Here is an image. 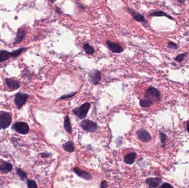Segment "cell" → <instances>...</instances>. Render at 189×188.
I'll list each match as a JSON object with an SVG mask.
<instances>
[{
    "instance_id": "obj_1",
    "label": "cell",
    "mask_w": 189,
    "mask_h": 188,
    "mask_svg": "<svg viewBox=\"0 0 189 188\" xmlns=\"http://www.w3.org/2000/svg\"><path fill=\"white\" fill-rule=\"evenodd\" d=\"M90 104L89 102H86L83 104L82 106L74 109L73 110L74 114L80 119H84L87 116L88 111L89 110Z\"/></svg>"
},
{
    "instance_id": "obj_2",
    "label": "cell",
    "mask_w": 189,
    "mask_h": 188,
    "mask_svg": "<svg viewBox=\"0 0 189 188\" xmlns=\"http://www.w3.org/2000/svg\"><path fill=\"white\" fill-rule=\"evenodd\" d=\"M12 122V118L7 112L2 111L0 113V130L8 128Z\"/></svg>"
},
{
    "instance_id": "obj_3",
    "label": "cell",
    "mask_w": 189,
    "mask_h": 188,
    "mask_svg": "<svg viewBox=\"0 0 189 188\" xmlns=\"http://www.w3.org/2000/svg\"><path fill=\"white\" fill-rule=\"evenodd\" d=\"M145 97L152 101H159L160 100V92L155 88L150 87L145 92Z\"/></svg>"
},
{
    "instance_id": "obj_4",
    "label": "cell",
    "mask_w": 189,
    "mask_h": 188,
    "mask_svg": "<svg viewBox=\"0 0 189 188\" xmlns=\"http://www.w3.org/2000/svg\"><path fill=\"white\" fill-rule=\"evenodd\" d=\"M13 129L17 133L22 135H26L29 132V126L24 122H17L13 125Z\"/></svg>"
},
{
    "instance_id": "obj_5",
    "label": "cell",
    "mask_w": 189,
    "mask_h": 188,
    "mask_svg": "<svg viewBox=\"0 0 189 188\" xmlns=\"http://www.w3.org/2000/svg\"><path fill=\"white\" fill-rule=\"evenodd\" d=\"M80 126L84 130L88 132H94L98 128L97 125L95 122L89 120H83L80 123Z\"/></svg>"
},
{
    "instance_id": "obj_6",
    "label": "cell",
    "mask_w": 189,
    "mask_h": 188,
    "mask_svg": "<svg viewBox=\"0 0 189 188\" xmlns=\"http://www.w3.org/2000/svg\"><path fill=\"white\" fill-rule=\"evenodd\" d=\"M29 97V95L26 93H18L16 94L15 98V103L19 108L23 106L26 103L27 100Z\"/></svg>"
},
{
    "instance_id": "obj_7",
    "label": "cell",
    "mask_w": 189,
    "mask_h": 188,
    "mask_svg": "<svg viewBox=\"0 0 189 188\" xmlns=\"http://www.w3.org/2000/svg\"><path fill=\"white\" fill-rule=\"evenodd\" d=\"M128 14H130L132 17L135 19L136 21L142 23L143 24L144 23H147V21L145 18V17L142 15V14H139V12H136V11L134 10L132 8H129L127 7L126 8V10H125Z\"/></svg>"
},
{
    "instance_id": "obj_8",
    "label": "cell",
    "mask_w": 189,
    "mask_h": 188,
    "mask_svg": "<svg viewBox=\"0 0 189 188\" xmlns=\"http://www.w3.org/2000/svg\"><path fill=\"white\" fill-rule=\"evenodd\" d=\"M136 134L139 139L143 142H148L152 140L151 135L145 129H139L136 131Z\"/></svg>"
},
{
    "instance_id": "obj_9",
    "label": "cell",
    "mask_w": 189,
    "mask_h": 188,
    "mask_svg": "<svg viewBox=\"0 0 189 188\" xmlns=\"http://www.w3.org/2000/svg\"><path fill=\"white\" fill-rule=\"evenodd\" d=\"M89 77L90 82L93 83L94 85H97L100 82L101 76L100 71L97 70H94L90 71L89 74Z\"/></svg>"
},
{
    "instance_id": "obj_10",
    "label": "cell",
    "mask_w": 189,
    "mask_h": 188,
    "mask_svg": "<svg viewBox=\"0 0 189 188\" xmlns=\"http://www.w3.org/2000/svg\"><path fill=\"white\" fill-rule=\"evenodd\" d=\"M106 44L108 48L110 49V50L113 53H121L124 51L122 46L118 43L112 42L111 41L107 40L106 42Z\"/></svg>"
},
{
    "instance_id": "obj_11",
    "label": "cell",
    "mask_w": 189,
    "mask_h": 188,
    "mask_svg": "<svg viewBox=\"0 0 189 188\" xmlns=\"http://www.w3.org/2000/svg\"><path fill=\"white\" fill-rule=\"evenodd\" d=\"M162 182V179L159 178H149L145 180V183L149 188H157Z\"/></svg>"
},
{
    "instance_id": "obj_12",
    "label": "cell",
    "mask_w": 189,
    "mask_h": 188,
    "mask_svg": "<svg viewBox=\"0 0 189 188\" xmlns=\"http://www.w3.org/2000/svg\"><path fill=\"white\" fill-rule=\"evenodd\" d=\"M73 171L75 174L78 175L80 177H82L85 180H91L92 179L91 176L88 173L84 171L83 170H81L79 168H73Z\"/></svg>"
},
{
    "instance_id": "obj_13",
    "label": "cell",
    "mask_w": 189,
    "mask_h": 188,
    "mask_svg": "<svg viewBox=\"0 0 189 188\" xmlns=\"http://www.w3.org/2000/svg\"><path fill=\"white\" fill-rule=\"evenodd\" d=\"M6 82L8 87L13 90H17L20 87V83L16 80L7 78L6 79Z\"/></svg>"
},
{
    "instance_id": "obj_14",
    "label": "cell",
    "mask_w": 189,
    "mask_h": 188,
    "mask_svg": "<svg viewBox=\"0 0 189 188\" xmlns=\"http://www.w3.org/2000/svg\"><path fill=\"white\" fill-rule=\"evenodd\" d=\"M12 170V165L6 162H3L2 163L0 164V171L4 173H7L11 172Z\"/></svg>"
},
{
    "instance_id": "obj_15",
    "label": "cell",
    "mask_w": 189,
    "mask_h": 188,
    "mask_svg": "<svg viewBox=\"0 0 189 188\" xmlns=\"http://www.w3.org/2000/svg\"><path fill=\"white\" fill-rule=\"evenodd\" d=\"M13 57V52H10L7 50H0V62L7 60Z\"/></svg>"
},
{
    "instance_id": "obj_16",
    "label": "cell",
    "mask_w": 189,
    "mask_h": 188,
    "mask_svg": "<svg viewBox=\"0 0 189 188\" xmlns=\"http://www.w3.org/2000/svg\"><path fill=\"white\" fill-rule=\"evenodd\" d=\"M136 154L135 152H132L130 154H127L126 156L124 157V161L128 164H133L136 159Z\"/></svg>"
},
{
    "instance_id": "obj_17",
    "label": "cell",
    "mask_w": 189,
    "mask_h": 188,
    "mask_svg": "<svg viewBox=\"0 0 189 188\" xmlns=\"http://www.w3.org/2000/svg\"><path fill=\"white\" fill-rule=\"evenodd\" d=\"M26 34V32L23 29L19 30V31L17 32V33L16 39H15V44L19 43V42H21L22 40H23Z\"/></svg>"
},
{
    "instance_id": "obj_18",
    "label": "cell",
    "mask_w": 189,
    "mask_h": 188,
    "mask_svg": "<svg viewBox=\"0 0 189 188\" xmlns=\"http://www.w3.org/2000/svg\"><path fill=\"white\" fill-rule=\"evenodd\" d=\"M64 149L67 152H73L74 151V147L73 143L71 141H69L63 145Z\"/></svg>"
},
{
    "instance_id": "obj_19",
    "label": "cell",
    "mask_w": 189,
    "mask_h": 188,
    "mask_svg": "<svg viewBox=\"0 0 189 188\" xmlns=\"http://www.w3.org/2000/svg\"><path fill=\"white\" fill-rule=\"evenodd\" d=\"M64 126L66 131L69 133H71L72 132V128H71L70 121L68 116H66L65 120H64Z\"/></svg>"
},
{
    "instance_id": "obj_20",
    "label": "cell",
    "mask_w": 189,
    "mask_h": 188,
    "mask_svg": "<svg viewBox=\"0 0 189 188\" xmlns=\"http://www.w3.org/2000/svg\"><path fill=\"white\" fill-rule=\"evenodd\" d=\"M150 16H157V17H161V16H166V17H168L169 19H173V17H172L171 16L168 15L167 14H166V12H163V11H155L154 12H152L151 14H150Z\"/></svg>"
},
{
    "instance_id": "obj_21",
    "label": "cell",
    "mask_w": 189,
    "mask_h": 188,
    "mask_svg": "<svg viewBox=\"0 0 189 188\" xmlns=\"http://www.w3.org/2000/svg\"><path fill=\"white\" fill-rule=\"evenodd\" d=\"M140 106L143 108H148L153 104V101L149 99H141L139 102Z\"/></svg>"
},
{
    "instance_id": "obj_22",
    "label": "cell",
    "mask_w": 189,
    "mask_h": 188,
    "mask_svg": "<svg viewBox=\"0 0 189 188\" xmlns=\"http://www.w3.org/2000/svg\"><path fill=\"white\" fill-rule=\"evenodd\" d=\"M16 172H17V174H18L19 177L21 178V180L24 181V180H26L27 178L26 173L24 172L23 170L18 168V169L16 170Z\"/></svg>"
},
{
    "instance_id": "obj_23",
    "label": "cell",
    "mask_w": 189,
    "mask_h": 188,
    "mask_svg": "<svg viewBox=\"0 0 189 188\" xmlns=\"http://www.w3.org/2000/svg\"><path fill=\"white\" fill-rule=\"evenodd\" d=\"M84 49L85 52L87 54H92L94 53V49L92 48L91 46L89 44H85L84 45Z\"/></svg>"
},
{
    "instance_id": "obj_24",
    "label": "cell",
    "mask_w": 189,
    "mask_h": 188,
    "mask_svg": "<svg viewBox=\"0 0 189 188\" xmlns=\"http://www.w3.org/2000/svg\"><path fill=\"white\" fill-rule=\"evenodd\" d=\"M27 185H28V187L29 188H37V184L34 180H31V179L27 180Z\"/></svg>"
},
{
    "instance_id": "obj_25",
    "label": "cell",
    "mask_w": 189,
    "mask_h": 188,
    "mask_svg": "<svg viewBox=\"0 0 189 188\" xmlns=\"http://www.w3.org/2000/svg\"><path fill=\"white\" fill-rule=\"evenodd\" d=\"M160 135L162 143V145H163V147H165V145H166V138H167V136H166V135L164 133H160Z\"/></svg>"
},
{
    "instance_id": "obj_26",
    "label": "cell",
    "mask_w": 189,
    "mask_h": 188,
    "mask_svg": "<svg viewBox=\"0 0 189 188\" xmlns=\"http://www.w3.org/2000/svg\"><path fill=\"white\" fill-rule=\"evenodd\" d=\"M187 53L181 54L180 55L177 56L175 58V60L178 62H181L184 60V58L186 56Z\"/></svg>"
},
{
    "instance_id": "obj_27",
    "label": "cell",
    "mask_w": 189,
    "mask_h": 188,
    "mask_svg": "<svg viewBox=\"0 0 189 188\" xmlns=\"http://www.w3.org/2000/svg\"><path fill=\"white\" fill-rule=\"evenodd\" d=\"M168 48H169V49H174V50H176L178 48V46L175 43L170 42H168Z\"/></svg>"
},
{
    "instance_id": "obj_28",
    "label": "cell",
    "mask_w": 189,
    "mask_h": 188,
    "mask_svg": "<svg viewBox=\"0 0 189 188\" xmlns=\"http://www.w3.org/2000/svg\"><path fill=\"white\" fill-rule=\"evenodd\" d=\"M76 92L75 93H71L70 94H66V95H63L62 97H61L60 99H68V98H71L73 96L76 94Z\"/></svg>"
},
{
    "instance_id": "obj_29",
    "label": "cell",
    "mask_w": 189,
    "mask_h": 188,
    "mask_svg": "<svg viewBox=\"0 0 189 188\" xmlns=\"http://www.w3.org/2000/svg\"><path fill=\"white\" fill-rule=\"evenodd\" d=\"M160 187L161 188H173V186H171L170 184H169V183H164L163 184L162 186H160Z\"/></svg>"
},
{
    "instance_id": "obj_30",
    "label": "cell",
    "mask_w": 189,
    "mask_h": 188,
    "mask_svg": "<svg viewBox=\"0 0 189 188\" xmlns=\"http://www.w3.org/2000/svg\"><path fill=\"white\" fill-rule=\"evenodd\" d=\"M55 11L58 13V14H61L63 13V11L61 10V8H59V7H58L57 6H55Z\"/></svg>"
},
{
    "instance_id": "obj_31",
    "label": "cell",
    "mask_w": 189,
    "mask_h": 188,
    "mask_svg": "<svg viewBox=\"0 0 189 188\" xmlns=\"http://www.w3.org/2000/svg\"><path fill=\"white\" fill-rule=\"evenodd\" d=\"M107 183H106V181H103L102 182V184H101V188H106V187H107Z\"/></svg>"
},
{
    "instance_id": "obj_32",
    "label": "cell",
    "mask_w": 189,
    "mask_h": 188,
    "mask_svg": "<svg viewBox=\"0 0 189 188\" xmlns=\"http://www.w3.org/2000/svg\"><path fill=\"white\" fill-rule=\"evenodd\" d=\"M187 131H188V132L189 133V121L187 122Z\"/></svg>"
},
{
    "instance_id": "obj_33",
    "label": "cell",
    "mask_w": 189,
    "mask_h": 188,
    "mask_svg": "<svg viewBox=\"0 0 189 188\" xmlns=\"http://www.w3.org/2000/svg\"><path fill=\"white\" fill-rule=\"evenodd\" d=\"M178 2L180 3H183L185 1V0H178Z\"/></svg>"
},
{
    "instance_id": "obj_34",
    "label": "cell",
    "mask_w": 189,
    "mask_h": 188,
    "mask_svg": "<svg viewBox=\"0 0 189 188\" xmlns=\"http://www.w3.org/2000/svg\"><path fill=\"white\" fill-rule=\"evenodd\" d=\"M57 0H50V1H51V2L52 3H55L56 1H57Z\"/></svg>"
}]
</instances>
